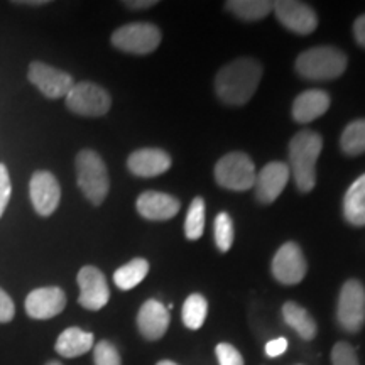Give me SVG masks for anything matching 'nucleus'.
Segmentation results:
<instances>
[{
  "label": "nucleus",
  "mask_w": 365,
  "mask_h": 365,
  "mask_svg": "<svg viewBox=\"0 0 365 365\" xmlns=\"http://www.w3.org/2000/svg\"><path fill=\"white\" fill-rule=\"evenodd\" d=\"M262 78L261 63L252 58H239L222 68L215 76L217 97L227 105H245L254 97Z\"/></svg>",
  "instance_id": "nucleus-1"
},
{
  "label": "nucleus",
  "mask_w": 365,
  "mask_h": 365,
  "mask_svg": "<svg viewBox=\"0 0 365 365\" xmlns=\"http://www.w3.org/2000/svg\"><path fill=\"white\" fill-rule=\"evenodd\" d=\"M323 139L314 130H301L289 143V171L301 193H309L317 185V161Z\"/></svg>",
  "instance_id": "nucleus-2"
},
{
  "label": "nucleus",
  "mask_w": 365,
  "mask_h": 365,
  "mask_svg": "<svg viewBox=\"0 0 365 365\" xmlns=\"http://www.w3.org/2000/svg\"><path fill=\"white\" fill-rule=\"evenodd\" d=\"M349 65L345 53L333 46H318L296 58V71L309 81H330L341 76Z\"/></svg>",
  "instance_id": "nucleus-3"
},
{
  "label": "nucleus",
  "mask_w": 365,
  "mask_h": 365,
  "mask_svg": "<svg viewBox=\"0 0 365 365\" xmlns=\"http://www.w3.org/2000/svg\"><path fill=\"white\" fill-rule=\"evenodd\" d=\"M76 182L81 193L95 207L102 205L110 190V180L102 156L91 149L80 150L76 156Z\"/></svg>",
  "instance_id": "nucleus-4"
},
{
  "label": "nucleus",
  "mask_w": 365,
  "mask_h": 365,
  "mask_svg": "<svg viewBox=\"0 0 365 365\" xmlns=\"http://www.w3.org/2000/svg\"><path fill=\"white\" fill-rule=\"evenodd\" d=\"M255 166L247 154L228 153L215 166V180L222 188L232 191H247L254 188Z\"/></svg>",
  "instance_id": "nucleus-5"
},
{
  "label": "nucleus",
  "mask_w": 365,
  "mask_h": 365,
  "mask_svg": "<svg viewBox=\"0 0 365 365\" xmlns=\"http://www.w3.org/2000/svg\"><path fill=\"white\" fill-rule=\"evenodd\" d=\"M112 44L130 54H149L161 44V31L150 22H134L118 27L112 34Z\"/></svg>",
  "instance_id": "nucleus-6"
},
{
  "label": "nucleus",
  "mask_w": 365,
  "mask_h": 365,
  "mask_svg": "<svg viewBox=\"0 0 365 365\" xmlns=\"http://www.w3.org/2000/svg\"><path fill=\"white\" fill-rule=\"evenodd\" d=\"M66 107L73 113L83 117H102L110 110L112 98L108 91L91 81H81L73 85L66 95Z\"/></svg>",
  "instance_id": "nucleus-7"
},
{
  "label": "nucleus",
  "mask_w": 365,
  "mask_h": 365,
  "mask_svg": "<svg viewBox=\"0 0 365 365\" xmlns=\"http://www.w3.org/2000/svg\"><path fill=\"white\" fill-rule=\"evenodd\" d=\"M336 322L349 333H357L365 325V289L362 282L349 279L341 286L336 307Z\"/></svg>",
  "instance_id": "nucleus-8"
},
{
  "label": "nucleus",
  "mask_w": 365,
  "mask_h": 365,
  "mask_svg": "<svg viewBox=\"0 0 365 365\" xmlns=\"http://www.w3.org/2000/svg\"><path fill=\"white\" fill-rule=\"evenodd\" d=\"M27 78L44 97L53 100L66 97L75 85L70 73L46 65L43 61L31 63L29 70H27Z\"/></svg>",
  "instance_id": "nucleus-9"
},
{
  "label": "nucleus",
  "mask_w": 365,
  "mask_h": 365,
  "mask_svg": "<svg viewBox=\"0 0 365 365\" xmlns=\"http://www.w3.org/2000/svg\"><path fill=\"white\" fill-rule=\"evenodd\" d=\"M308 271L307 259L296 242H286L272 259V276L281 284L293 286L304 279Z\"/></svg>",
  "instance_id": "nucleus-10"
},
{
  "label": "nucleus",
  "mask_w": 365,
  "mask_h": 365,
  "mask_svg": "<svg viewBox=\"0 0 365 365\" xmlns=\"http://www.w3.org/2000/svg\"><path fill=\"white\" fill-rule=\"evenodd\" d=\"M80 286L78 304L90 312H98L110 299L107 277L95 266H83L76 276Z\"/></svg>",
  "instance_id": "nucleus-11"
},
{
  "label": "nucleus",
  "mask_w": 365,
  "mask_h": 365,
  "mask_svg": "<svg viewBox=\"0 0 365 365\" xmlns=\"http://www.w3.org/2000/svg\"><path fill=\"white\" fill-rule=\"evenodd\" d=\"M31 203L36 213L41 217H49L56 212L61 200V186L56 176L49 171H36L29 182Z\"/></svg>",
  "instance_id": "nucleus-12"
},
{
  "label": "nucleus",
  "mask_w": 365,
  "mask_h": 365,
  "mask_svg": "<svg viewBox=\"0 0 365 365\" xmlns=\"http://www.w3.org/2000/svg\"><path fill=\"white\" fill-rule=\"evenodd\" d=\"M274 12L281 24L296 34H312L318 27L317 12L308 4L296 2V0H281V2H274Z\"/></svg>",
  "instance_id": "nucleus-13"
},
{
  "label": "nucleus",
  "mask_w": 365,
  "mask_h": 365,
  "mask_svg": "<svg viewBox=\"0 0 365 365\" xmlns=\"http://www.w3.org/2000/svg\"><path fill=\"white\" fill-rule=\"evenodd\" d=\"M26 313L33 319L58 317L66 307V294L61 287L48 286L33 289L26 298Z\"/></svg>",
  "instance_id": "nucleus-14"
},
{
  "label": "nucleus",
  "mask_w": 365,
  "mask_h": 365,
  "mask_svg": "<svg viewBox=\"0 0 365 365\" xmlns=\"http://www.w3.org/2000/svg\"><path fill=\"white\" fill-rule=\"evenodd\" d=\"M289 175V166L286 163L274 161L266 164L255 178V198L266 205L276 202L277 196L286 188Z\"/></svg>",
  "instance_id": "nucleus-15"
},
{
  "label": "nucleus",
  "mask_w": 365,
  "mask_h": 365,
  "mask_svg": "<svg viewBox=\"0 0 365 365\" xmlns=\"http://www.w3.org/2000/svg\"><path fill=\"white\" fill-rule=\"evenodd\" d=\"M170 309L158 299L145 301L137 313V328H139L140 335L150 341L163 339L170 327Z\"/></svg>",
  "instance_id": "nucleus-16"
},
{
  "label": "nucleus",
  "mask_w": 365,
  "mask_h": 365,
  "mask_svg": "<svg viewBox=\"0 0 365 365\" xmlns=\"http://www.w3.org/2000/svg\"><path fill=\"white\" fill-rule=\"evenodd\" d=\"M137 212L145 220L153 222H164L170 218L176 217L180 212L181 203L175 196L168 193H159V191H144L143 195L137 198L135 203Z\"/></svg>",
  "instance_id": "nucleus-17"
},
{
  "label": "nucleus",
  "mask_w": 365,
  "mask_h": 365,
  "mask_svg": "<svg viewBox=\"0 0 365 365\" xmlns=\"http://www.w3.org/2000/svg\"><path fill=\"white\" fill-rule=\"evenodd\" d=\"M127 168L139 178H154L171 168V156L163 149L144 148L134 150L127 159Z\"/></svg>",
  "instance_id": "nucleus-18"
},
{
  "label": "nucleus",
  "mask_w": 365,
  "mask_h": 365,
  "mask_svg": "<svg viewBox=\"0 0 365 365\" xmlns=\"http://www.w3.org/2000/svg\"><path fill=\"white\" fill-rule=\"evenodd\" d=\"M330 95L323 90H307L293 103V118L299 124H309L328 112Z\"/></svg>",
  "instance_id": "nucleus-19"
},
{
  "label": "nucleus",
  "mask_w": 365,
  "mask_h": 365,
  "mask_svg": "<svg viewBox=\"0 0 365 365\" xmlns=\"http://www.w3.org/2000/svg\"><path fill=\"white\" fill-rule=\"evenodd\" d=\"M93 346H95L93 333L81 330V328L71 327V328H66V330L58 336L54 349H56V352L61 355V357L75 359V357H80V355H85L86 352H90Z\"/></svg>",
  "instance_id": "nucleus-20"
},
{
  "label": "nucleus",
  "mask_w": 365,
  "mask_h": 365,
  "mask_svg": "<svg viewBox=\"0 0 365 365\" xmlns=\"http://www.w3.org/2000/svg\"><path fill=\"white\" fill-rule=\"evenodd\" d=\"M344 217L350 225H365V173L346 190L344 198Z\"/></svg>",
  "instance_id": "nucleus-21"
},
{
  "label": "nucleus",
  "mask_w": 365,
  "mask_h": 365,
  "mask_svg": "<svg viewBox=\"0 0 365 365\" xmlns=\"http://www.w3.org/2000/svg\"><path fill=\"white\" fill-rule=\"evenodd\" d=\"M282 317L284 322L298 333L303 340H313L317 336V322L303 307L294 301H287L282 307Z\"/></svg>",
  "instance_id": "nucleus-22"
},
{
  "label": "nucleus",
  "mask_w": 365,
  "mask_h": 365,
  "mask_svg": "<svg viewBox=\"0 0 365 365\" xmlns=\"http://www.w3.org/2000/svg\"><path fill=\"white\" fill-rule=\"evenodd\" d=\"M225 7L242 21H261L274 11V2L269 0H230Z\"/></svg>",
  "instance_id": "nucleus-23"
},
{
  "label": "nucleus",
  "mask_w": 365,
  "mask_h": 365,
  "mask_svg": "<svg viewBox=\"0 0 365 365\" xmlns=\"http://www.w3.org/2000/svg\"><path fill=\"white\" fill-rule=\"evenodd\" d=\"M149 272V262L145 259H134V261L127 262L125 266L118 267L113 274V282L118 289L129 291L132 287L144 281V277Z\"/></svg>",
  "instance_id": "nucleus-24"
},
{
  "label": "nucleus",
  "mask_w": 365,
  "mask_h": 365,
  "mask_svg": "<svg viewBox=\"0 0 365 365\" xmlns=\"http://www.w3.org/2000/svg\"><path fill=\"white\" fill-rule=\"evenodd\" d=\"M340 148L346 156H360L365 153V118L350 122L341 132Z\"/></svg>",
  "instance_id": "nucleus-25"
},
{
  "label": "nucleus",
  "mask_w": 365,
  "mask_h": 365,
  "mask_svg": "<svg viewBox=\"0 0 365 365\" xmlns=\"http://www.w3.org/2000/svg\"><path fill=\"white\" fill-rule=\"evenodd\" d=\"M208 314V303L202 294L195 293L186 298L182 304V323L190 330H198L205 323V318Z\"/></svg>",
  "instance_id": "nucleus-26"
},
{
  "label": "nucleus",
  "mask_w": 365,
  "mask_h": 365,
  "mask_svg": "<svg viewBox=\"0 0 365 365\" xmlns=\"http://www.w3.org/2000/svg\"><path fill=\"white\" fill-rule=\"evenodd\" d=\"M205 230V200L196 196L191 202L185 220V234L188 240H198Z\"/></svg>",
  "instance_id": "nucleus-27"
},
{
  "label": "nucleus",
  "mask_w": 365,
  "mask_h": 365,
  "mask_svg": "<svg viewBox=\"0 0 365 365\" xmlns=\"http://www.w3.org/2000/svg\"><path fill=\"white\" fill-rule=\"evenodd\" d=\"M213 230H215V244L220 252H227L230 250L232 244H234V222H232L230 215L227 212L218 213L215 218V225H213Z\"/></svg>",
  "instance_id": "nucleus-28"
},
{
  "label": "nucleus",
  "mask_w": 365,
  "mask_h": 365,
  "mask_svg": "<svg viewBox=\"0 0 365 365\" xmlns=\"http://www.w3.org/2000/svg\"><path fill=\"white\" fill-rule=\"evenodd\" d=\"M93 362L95 365H122L120 354L110 341L102 340L93 346Z\"/></svg>",
  "instance_id": "nucleus-29"
},
{
  "label": "nucleus",
  "mask_w": 365,
  "mask_h": 365,
  "mask_svg": "<svg viewBox=\"0 0 365 365\" xmlns=\"http://www.w3.org/2000/svg\"><path fill=\"white\" fill-rule=\"evenodd\" d=\"M331 365H359L357 352L346 341H339L331 350Z\"/></svg>",
  "instance_id": "nucleus-30"
},
{
  "label": "nucleus",
  "mask_w": 365,
  "mask_h": 365,
  "mask_svg": "<svg viewBox=\"0 0 365 365\" xmlns=\"http://www.w3.org/2000/svg\"><path fill=\"white\" fill-rule=\"evenodd\" d=\"M217 359L220 365H244V359L239 350L230 344H218L217 349Z\"/></svg>",
  "instance_id": "nucleus-31"
},
{
  "label": "nucleus",
  "mask_w": 365,
  "mask_h": 365,
  "mask_svg": "<svg viewBox=\"0 0 365 365\" xmlns=\"http://www.w3.org/2000/svg\"><path fill=\"white\" fill-rule=\"evenodd\" d=\"M11 196H12L11 176H9V170L6 164L0 163V218H2L9 202H11Z\"/></svg>",
  "instance_id": "nucleus-32"
},
{
  "label": "nucleus",
  "mask_w": 365,
  "mask_h": 365,
  "mask_svg": "<svg viewBox=\"0 0 365 365\" xmlns=\"http://www.w3.org/2000/svg\"><path fill=\"white\" fill-rule=\"evenodd\" d=\"M14 314H16V304L11 296L0 287V323L12 322Z\"/></svg>",
  "instance_id": "nucleus-33"
},
{
  "label": "nucleus",
  "mask_w": 365,
  "mask_h": 365,
  "mask_svg": "<svg viewBox=\"0 0 365 365\" xmlns=\"http://www.w3.org/2000/svg\"><path fill=\"white\" fill-rule=\"evenodd\" d=\"M287 350V340L286 339H276V340H271L269 344L266 345V355L267 357H279Z\"/></svg>",
  "instance_id": "nucleus-34"
},
{
  "label": "nucleus",
  "mask_w": 365,
  "mask_h": 365,
  "mask_svg": "<svg viewBox=\"0 0 365 365\" xmlns=\"http://www.w3.org/2000/svg\"><path fill=\"white\" fill-rule=\"evenodd\" d=\"M354 36H355V41L365 48V14L364 16H360L357 21H355L354 24Z\"/></svg>",
  "instance_id": "nucleus-35"
},
{
  "label": "nucleus",
  "mask_w": 365,
  "mask_h": 365,
  "mask_svg": "<svg viewBox=\"0 0 365 365\" xmlns=\"http://www.w3.org/2000/svg\"><path fill=\"white\" fill-rule=\"evenodd\" d=\"M156 0H127V2H124V6L129 9H149L156 6Z\"/></svg>",
  "instance_id": "nucleus-36"
},
{
  "label": "nucleus",
  "mask_w": 365,
  "mask_h": 365,
  "mask_svg": "<svg viewBox=\"0 0 365 365\" xmlns=\"http://www.w3.org/2000/svg\"><path fill=\"white\" fill-rule=\"evenodd\" d=\"M17 4H24V6H44V0H36V2H17Z\"/></svg>",
  "instance_id": "nucleus-37"
},
{
  "label": "nucleus",
  "mask_w": 365,
  "mask_h": 365,
  "mask_svg": "<svg viewBox=\"0 0 365 365\" xmlns=\"http://www.w3.org/2000/svg\"><path fill=\"white\" fill-rule=\"evenodd\" d=\"M156 365H178V364L173 362V360H161V362H158Z\"/></svg>",
  "instance_id": "nucleus-38"
},
{
  "label": "nucleus",
  "mask_w": 365,
  "mask_h": 365,
  "mask_svg": "<svg viewBox=\"0 0 365 365\" xmlns=\"http://www.w3.org/2000/svg\"><path fill=\"white\" fill-rule=\"evenodd\" d=\"M46 365H63V364L58 362V360H49V362L46 364Z\"/></svg>",
  "instance_id": "nucleus-39"
}]
</instances>
